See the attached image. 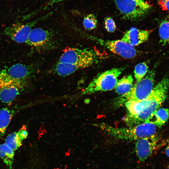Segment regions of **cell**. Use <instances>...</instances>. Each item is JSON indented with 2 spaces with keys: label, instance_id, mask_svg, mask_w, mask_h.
<instances>
[{
  "label": "cell",
  "instance_id": "cell-1",
  "mask_svg": "<svg viewBox=\"0 0 169 169\" xmlns=\"http://www.w3.org/2000/svg\"><path fill=\"white\" fill-rule=\"evenodd\" d=\"M96 61V54L92 49L67 48L60 56L55 71L60 76H66L91 66Z\"/></svg>",
  "mask_w": 169,
  "mask_h": 169
},
{
  "label": "cell",
  "instance_id": "cell-2",
  "mask_svg": "<svg viewBox=\"0 0 169 169\" xmlns=\"http://www.w3.org/2000/svg\"><path fill=\"white\" fill-rule=\"evenodd\" d=\"M169 88V78L165 77L155 86L148 96L149 106L136 115H127L126 122L130 126L136 125L150 121L161 105L164 101Z\"/></svg>",
  "mask_w": 169,
  "mask_h": 169
},
{
  "label": "cell",
  "instance_id": "cell-3",
  "mask_svg": "<svg viewBox=\"0 0 169 169\" xmlns=\"http://www.w3.org/2000/svg\"><path fill=\"white\" fill-rule=\"evenodd\" d=\"M115 139L131 141L155 134L157 126L152 121L125 127H114L104 123L95 125Z\"/></svg>",
  "mask_w": 169,
  "mask_h": 169
},
{
  "label": "cell",
  "instance_id": "cell-4",
  "mask_svg": "<svg viewBox=\"0 0 169 169\" xmlns=\"http://www.w3.org/2000/svg\"><path fill=\"white\" fill-rule=\"evenodd\" d=\"M155 75L154 70L150 71L141 80L136 82L129 92L116 99L114 105L119 107L128 101H140L146 99L154 87Z\"/></svg>",
  "mask_w": 169,
  "mask_h": 169
},
{
  "label": "cell",
  "instance_id": "cell-5",
  "mask_svg": "<svg viewBox=\"0 0 169 169\" xmlns=\"http://www.w3.org/2000/svg\"><path fill=\"white\" fill-rule=\"evenodd\" d=\"M124 68H114L98 74L83 91L82 94L88 95L115 89L118 78Z\"/></svg>",
  "mask_w": 169,
  "mask_h": 169
},
{
  "label": "cell",
  "instance_id": "cell-6",
  "mask_svg": "<svg viewBox=\"0 0 169 169\" xmlns=\"http://www.w3.org/2000/svg\"><path fill=\"white\" fill-rule=\"evenodd\" d=\"M114 2L123 18L133 21L142 19L151 8L145 0H114Z\"/></svg>",
  "mask_w": 169,
  "mask_h": 169
},
{
  "label": "cell",
  "instance_id": "cell-7",
  "mask_svg": "<svg viewBox=\"0 0 169 169\" xmlns=\"http://www.w3.org/2000/svg\"><path fill=\"white\" fill-rule=\"evenodd\" d=\"M50 14V13L26 23L13 24L6 28L4 33L15 42L18 43H26L33 27L38 22L45 19Z\"/></svg>",
  "mask_w": 169,
  "mask_h": 169
},
{
  "label": "cell",
  "instance_id": "cell-8",
  "mask_svg": "<svg viewBox=\"0 0 169 169\" xmlns=\"http://www.w3.org/2000/svg\"><path fill=\"white\" fill-rule=\"evenodd\" d=\"M95 39L113 53L124 58H133L137 54V51L134 47L121 40H111L95 38Z\"/></svg>",
  "mask_w": 169,
  "mask_h": 169
},
{
  "label": "cell",
  "instance_id": "cell-9",
  "mask_svg": "<svg viewBox=\"0 0 169 169\" xmlns=\"http://www.w3.org/2000/svg\"><path fill=\"white\" fill-rule=\"evenodd\" d=\"M26 82L0 78V100L11 102L25 87Z\"/></svg>",
  "mask_w": 169,
  "mask_h": 169
},
{
  "label": "cell",
  "instance_id": "cell-10",
  "mask_svg": "<svg viewBox=\"0 0 169 169\" xmlns=\"http://www.w3.org/2000/svg\"><path fill=\"white\" fill-rule=\"evenodd\" d=\"M31 71L28 66L16 64L0 70V78L26 82L31 76Z\"/></svg>",
  "mask_w": 169,
  "mask_h": 169
},
{
  "label": "cell",
  "instance_id": "cell-11",
  "mask_svg": "<svg viewBox=\"0 0 169 169\" xmlns=\"http://www.w3.org/2000/svg\"><path fill=\"white\" fill-rule=\"evenodd\" d=\"M159 140L158 136L155 134L136 141L135 151L140 161H144L152 154L157 146Z\"/></svg>",
  "mask_w": 169,
  "mask_h": 169
},
{
  "label": "cell",
  "instance_id": "cell-12",
  "mask_svg": "<svg viewBox=\"0 0 169 169\" xmlns=\"http://www.w3.org/2000/svg\"><path fill=\"white\" fill-rule=\"evenodd\" d=\"M52 36V34L48 30L36 28L31 30L26 43L38 49L45 48L50 45Z\"/></svg>",
  "mask_w": 169,
  "mask_h": 169
},
{
  "label": "cell",
  "instance_id": "cell-13",
  "mask_svg": "<svg viewBox=\"0 0 169 169\" xmlns=\"http://www.w3.org/2000/svg\"><path fill=\"white\" fill-rule=\"evenodd\" d=\"M153 31L132 28L125 32L121 40L134 47L137 46L146 41Z\"/></svg>",
  "mask_w": 169,
  "mask_h": 169
},
{
  "label": "cell",
  "instance_id": "cell-14",
  "mask_svg": "<svg viewBox=\"0 0 169 169\" xmlns=\"http://www.w3.org/2000/svg\"><path fill=\"white\" fill-rule=\"evenodd\" d=\"M28 136V132L26 127L23 126L18 131L8 136L4 143L14 151L22 145V141L27 138Z\"/></svg>",
  "mask_w": 169,
  "mask_h": 169
},
{
  "label": "cell",
  "instance_id": "cell-15",
  "mask_svg": "<svg viewBox=\"0 0 169 169\" xmlns=\"http://www.w3.org/2000/svg\"><path fill=\"white\" fill-rule=\"evenodd\" d=\"M133 79L132 76H125L118 80L115 88V92L119 95H124L129 92L133 87Z\"/></svg>",
  "mask_w": 169,
  "mask_h": 169
},
{
  "label": "cell",
  "instance_id": "cell-16",
  "mask_svg": "<svg viewBox=\"0 0 169 169\" xmlns=\"http://www.w3.org/2000/svg\"><path fill=\"white\" fill-rule=\"evenodd\" d=\"M14 111L8 108L0 109V136L4 134L13 118Z\"/></svg>",
  "mask_w": 169,
  "mask_h": 169
},
{
  "label": "cell",
  "instance_id": "cell-17",
  "mask_svg": "<svg viewBox=\"0 0 169 169\" xmlns=\"http://www.w3.org/2000/svg\"><path fill=\"white\" fill-rule=\"evenodd\" d=\"M14 155V151L4 143L0 144V157L8 169H12Z\"/></svg>",
  "mask_w": 169,
  "mask_h": 169
},
{
  "label": "cell",
  "instance_id": "cell-18",
  "mask_svg": "<svg viewBox=\"0 0 169 169\" xmlns=\"http://www.w3.org/2000/svg\"><path fill=\"white\" fill-rule=\"evenodd\" d=\"M155 120L153 122L156 125L160 128L165 125L169 118V109L166 108L158 109L155 112Z\"/></svg>",
  "mask_w": 169,
  "mask_h": 169
},
{
  "label": "cell",
  "instance_id": "cell-19",
  "mask_svg": "<svg viewBox=\"0 0 169 169\" xmlns=\"http://www.w3.org/2000/svg\"><path fill=\"white\" fill-rule=\"evenodd\" d=\"M160 42L162 45L169 44V21L165 19L161 23L159 29Z\"/></svg>",
  "mask_w": 169,
  "mask_h": 169
},
{
  "label": "cell",
  "instance_id": "cell-20",
  "mask_svg": "<svg viewBox=\"0 0 169 169\" xmlns=\"http://www.w3.org/2000/svg\"><path fill=\"white\" fill-rule=\"evenodd\" d=\"M148 66L145 62H141L137 64L134 70V75L136 82L141 80L147 73Z\"/></svg>",
  "mask_w": 169,
  "mask_h": 169
},
{
  "label": "cell",
  "instance_id": "cell-21",
  "mask_svg": "<svg viewBox=\"0 0 169 169\" xmlns=\"http://www.w3.org/2000/svg\"><path fill=\"white\" fill-rule=\"evenodd\" d=\"M83 24L84 28L91 30L95 28L97 26V20L96 16L93 14H90L84 18Z\"/></svg>",
  "mask_w": 169,
  "mask_h": 169
},
{
  "label": "cell",
  "instance_id": "cell-22",
  "mask_svg": "<svg viewBox=\"0 0 169 169\" xmlns=\"http://www.w3.org/2000/svg\"><path fill=\"white\" fill-rule=\"evenodd\" d=\"M105 26L106 30L109 32L112 33L115 31L116 26L114 20L110 17H107L104 20Z\"/></svg>",
  "mask_w": 169,
  "mask_h": 169
},
{
  "label": "cell",
  "instance_id": "cell-23",
  "mask_svg": "<svg viewBox=\"0 0 169 169\" xmlns=\"http://www.w3.org/2000/svg\"><path fill=\"white\" fill-rule=\"evenodd\" d=\"M159 3L163 9L169 11V0H159Z\"/></svg>",
  "mask_w": 169,
  "mask_h": 169
},
{
  "label": "cell",
  "instance_id": "cell-24",
  "mask_svg": "<svg viewBox=\"0 0 169 169\" xmlns=\"http://www.w3.org/2000/svg\"><path fill=\"white\" fill-rule=\"evenodd\" d=\"M66 0H49L48 3L45 5V7L49 6H51L54 4L56 3L59 2L64 1Z\"/></svg>",
  "mask_w": 169,
  "mask_h": 169
},
{
  "label": "cell",
  "instance_id": "cell-25",
  "mask_svg": "<svg viewBox=\"0 0 169 169\" xmlns=\"http://www.w3.org/2000/svg\"><path fill=\"white\" fill-rule=\"evenodd\" d=\"M165 154L166 155L169 157V145L166 148Z\"/></svg>",
  "mask_w": 169,
  "mask_h": 169
},
{
  "label": "cell",
  "instance_id": "cell-26",
  "mask_svg": "<svg viewBox=\"0 0 169 169\" xmlns=\"http://www.w3.org/2000/svg\"><path fill=\"white\" fill-rule=\"evenodd\" d=\"M166 20H167L168 21H169V15L166 18Z\"/></svg>",
  "mask_w": 169,
  "mask_h": 169
},
{
  "label": "cell",
  "instance_id": "cell-27",
  "mask_svg": "<svg viewBox=\"0 0 169 169\" xmlns=\"http://www.w3.org/2000/svg\"><path fill=\"white\" fill-rule=\"evenodd\" d=\"M169 169V166H168V169Z\"/></svg>",
  "mask_w": 169,
  "mask_h": 169
}]
</instances>
